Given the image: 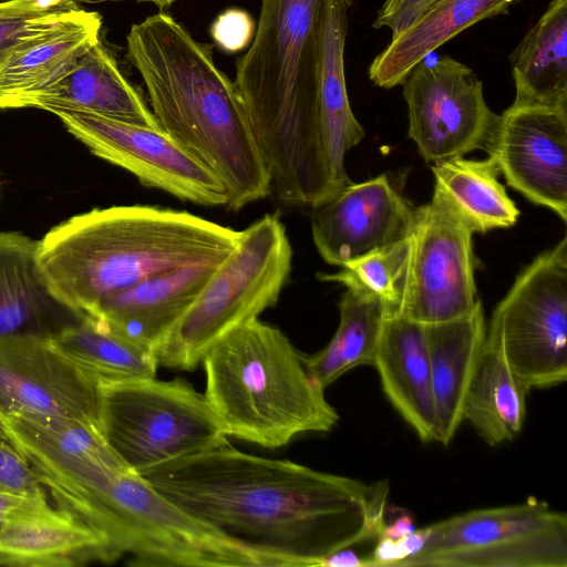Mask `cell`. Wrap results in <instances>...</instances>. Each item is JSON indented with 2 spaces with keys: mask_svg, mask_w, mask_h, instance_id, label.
<instances>
[{
  "mask_svg": "<svg viewBox=\"0 0 567 567\" xmlns=\"http://www.w3.org/2000/svg\"><path fill=\"white\" fill-rule=\"evenodd\" d=\"M219 264H196L151 276L106 297L86 315L154 353Z\"/></svg>",
  "mask_w": 567,
  "mask_h": 567,
  "instance_id": "cell-20",
  "label": "cell"
},
{
  "mask_svg": "<svg viewBox=\"0 0 567 567\" xmlns=\"http://www.w3.org/2000/svg\"><path fill=\"white\" fill-rule=\"evenodd\" d=\"M319 567H365V557H360L351 547H348L323 558Z\"/></svg>",
  "mask_w": 567,
  "mask_h": 567,
  "instance_id": "cell-39",
  "label": "cell"
},
{
  "mask_svg": "<svg viewBox=\"0 0 567 567\" xmlns=\"http://www.w3.org/2000/svg\"><path fill=\"white\" fill-rule=\"evenodd\" d=\"M255 30V21L247 11L230 8L215 19L210 34L221 50L234 53L250 44Z\"/></svg>",
  "mask_w": 567,
  "mask_h": 567,
  "instance_id": "cell-35",
  "label": "cell"
},
{
  "mask_svg": "<svg viewBox=\"0 0 567 567\" xmlns=\"http://www.w3.org/2000/svg\"><path fill=\"white\" fill-rule=\"evenodd\" d=\"M432 199L454 215L473 234L514 226L519 216L515 203L499 183L491 158L452 157L431 166Z\"/></svg>",
  "mask_w": 567,
  "mask_h": 567,
  "instance_id": "cell-27",
  "label": "cell"
},
{
  "mask_svg": "<svg viewBox=\"0 0 567 567\" xmlns=\"http://www.w3.org/2000/svg\"><path fill=\"white\" fill-rule=\"evenodd\" d=\"M135 1L150 2V3H153L156 7H158L161 10H163V9L169 7L171 4H173L176 0H135Z\"/></svg>",
  "mask_w": 567,
  "mask_h": 567,
  "instance_id": "cell-42",
  "label": "cell"
},
{
  "mask_svg": "<svg viewBox=\"0 0 567 567\" xmlns=\"http://www.w3.org/2000/svg\"><path fill=\"white\" fill-rule=\"evenodd\" d=\"M99 420L109 445L138 475L227 436L204 393L182 378L101 381Z\"/></svg>",
  "mask_w": 567,
  "mask_h": 567,
  "instance_id": "cell-8",
  "label": "cell"
},
{
  "mask_svg": "<svg viewBox=\"0 0 567 567\" xmlns=\"http://www.w3.org/2000/svg\"><path fill=\"white\" fill-rule=\"evenodd\" d=\"M484 148L511 187L567 220V109L513 103Z\"/></svg>",
  "mask_w": 567,
  "mask_h": 567,
  "instance_id": "cell-15",
  "label": "cell"
},
{
  "mask_svg": "<svg viewBox=\"0 0 567 567\" xmlns=\"http://www.w3.org/2000/svg\"><path fill=\"white\" fill-rule=\"evenodd\" d=\"M409 136L425 162L484 148L497 120L472 69L450 55L415 64L401 83Z\"/></svg>",
  "mask_w": 567,
  "mask_h": 567,
  "instance_id": "cell-11",
  "label": "cell"
},
{
  "mask_svg": "<svg viewBox=\"0 0 567 567\" xmlns=\"http://www.w3.org/2000/svg\"><path fill=\"white\" fill-rule=\"evenodd\" d=\"M0 435L24 455L44 488L79 483L100 467L128 470L92 421L10 415L0 421Z\"/></svg>",
  "mask_w": 567,
  "mask_h": 567,
  "instance_id": "cell-18",
  "label": "cell"
},
{
  "mask_svg": "<svg viewBox=\"0 0 567 567\" xmlns=\"http://www.w3.org/2000/svg\"><path fill=\"white\" fill-rule=\"evenodd\" d=\"M437 0H385L372 24L389 28L392 39L415 23Z\"/></svg>",
  "mask_w": 567,
  "mask_h": 567,
  "instance_id": "cell-37",
  "label": "cell"
},
{
  "mask_svg": "<svg viewBox=\"0 0 567 567\" xmlns=\"http://www.w3.org/2000/svg\"><path fill=\"white\" fill-rule=\"evenodd\" d=\"M0 492L24 498H49L24 455L0 435Z\"/></svg>",
  "mask_w": 567,
  "mask_h": 567,
  "instance_id": "cell-34",
  "label": "cell"
},
{
  "mask_svg": "<svg viewBox=\"0 0 567 567\" xmlns=\"http://www.w3.org/2000/svg\"><path fill=\"white\" fill-rule=\"evenodd\" d=\"M410 254L411 235L388 248L342 266L336 274H318V278L374 297L383 303L390 317L396 316L401 309Z\"/></svg>",
  "mask_w": 567,
  "mask_h": 567,
  "instance_id": "cell-32",
  "label": "cell"
},
{
  "mask_svg": "<svg viewBox=\"0 0 567 567\" xmlns=\"http://www.w3.org/2000/svg\"><path fill=\"white\" fill-rule=\"evenodd\" d=\"M121 558L100 532L49 498L32 499L0 530V565L70 567Z\"/></svg>",
  "mask_w": 567,
  "mask_h": 567,
  "instance_id": "cell-19",
  "label": "cell"
},
{
  "mask_svg": "<svg viewBox=\"0 0 567 567\" xmlns=\"http://www.w3.org/2000/svg\"><path fill=\"white\" fill-rule=\"evenodd\" d=\"M102 18L74 2L24 37L0 69V97L39 90L101 40Z\"/></svg>",
  "mask_w": 567,
  "mask_h": 567,
  "instance_id": "cell-22",
  "label": "cell"
},
{
  "mask_svg": "<svg viewBox=\"0 0 567 567\" xmlns=\"http://www.w3.org/2000/svg\"><path fill=\"white\" fill-rule=\"evenodd\" d=\"M127 58L146 87L159 128L223 183L227 206L267 197L270 176L234 81L197 41L161 10L131 27Z\"/></svg>",
  "mask_w": 567,
  "mask_h": 567,
  "instance_id": "cell-3",
  "label": "cell"
},
{
  "mask_svg": "<svg viewBox=\"0 0 567 567\" xmlns=\"http://www.w3.org/2000/svg\"><path fill=\"white\" fill-rule=\"evenodd\" d=\"M427 528L423 548L396 567H567V517L534 497Z\"/></svg>",
  "mask_w": 567,
  "mask_h": 567,
  "instance_id": "cell-9",
  "label": "cell"
},
{
  "mask_svg": "<svg viewBox=\"0 0 567 567\" xmlns=\"http://www.w3.org/2000/svg\"><path fill=\"white\" fill-rule=\"evenodd\" d=\"M56 9H43L35 0H6L0 2V69L20 41L42 25Z\"/></svg>",
  "mask_w": 567,
  "mask_h": 567,
  "instance_id": "cell-33",
  "label": "cell"
},
{
  "mask_svg": "<svg viewBox=\"0 0 567 567\" xmlns=\"http://www.w3.org/2000/svg\"><path fill=\"white\" fill-rule=\"evenodd\" d=\"M424 326L437 442L447 445L464 421V402L486 342L487 324L482 302L478 301L464 317Z\"/></svg>",
  "mask_w": 567,
  "mask_h": 567,
  "instance_id": "cell-24",
  "label": "cell"
},
{
  "mask_svg": "<svg viewBox=\"0 0 567 567\" xmlns=\"http://www.w3.org/2000/svg\"><path fill=\"white\" fill-rule=\"evenodd\" d=\"M389 402L424 442H437L425 326L396 315L386 318L372 364Z\"/></svg>",
  "mask_w": 567,
  "mask_h": 567,
  "instance_id": "cell-21",
  "label": "cell"
},
{
  "mask_svg": "<svg viewBox=\"0 0 567 567\" xmlns=\"http://www.w3.org/2000/svg\"><path fill=\"white\" fill-rule=\"evenodd\" d=\"M141 476L190 515L290 567H319L334 551L378 539L390 492L388 481L241 452L227 436Z\"/></svg>",
  "mask_w": 567,
  "mask_h": 567,
  "instance_id": "cell-1",
  "label": "cell"
},
{
  "mask_svg": "<svg viewBox=\"0 0 567 567\" xmlns=\"http://www.w3.org/2000/svg\"><path fill=\"white\" fill-rule=\"evenodd\" d=\"M203 392L225 434L278 449L306 433L330 431L339 414L278 328L250 320L204 355Z\"/></svg>",
  "mask_w": 567,
  "mask_h": 567,
  "instance_id": "cell-5",
  "label": "cell"
},
{
  "mask_svg": "<svg viewBox=\"0 0 567 567\" xmlns=\"http://www.w3.org/2000/svg\"><path fill=\"white\" fill-rule=\"evenodd\" d=\"M21 107L89 112L161 130L143 94L125 78L102 39L52 83L35 91L0 97V109Z\"/></svg>",
  "mask_w": 567,
  "mask_h": 567,
  "instance_id": "cell-17",
  "label": "cell"
},
{
  "mask_svg": "<svg viewBox=\"0 0 567 567\" xmlns=\"http://www.w3.org/2000/svg\"><path fill=\"white\" fill-rule=\"evenodd\" d=\"M527 394L498 349L486 340L466 393L463 419L491 446L512 441L523 427Z\"/></svg>",
  "mask_w": 567,
  "mask_h": 567,
  "instance_id": "cell-29",
  "label": "cell"
},
{
  "mask_svg": "<svg viewBox=\"0 0 567 567\" xmlns=\"http://www.w3.org/2000/svg\"><path fill=\"white\" fill-rule=\"evenodd\" d=\"M48 496L103 534L131 566L289 567L190 515L128 470H102Z\"/></svg>",
  "mask_w": 567,
  "mask_h": 567,
  "instance_id": "cell-6",
  "label": "cell"
},
{
  "mask_svg": "<svg viewBox=\"0 0 567 567\" xmlns=\"http://www.w3.org/2000/svg\"><path fill=\"white\" fill-rule=\"evenodd\" d=\"M516 0H437L415 23L391 39L369 66L378 86L401 84L410 70L476 22L504 14Z\"/></svg>",
  "mask_w": 567,
  "mask_h": 567,
  "instance_id": "cell-25",
  "label": "cell"
},
{
  "mask_svg": "<svg viewBox=\"0 0 567 567\" xmlns=\"http://www.w3.org/2000/svg\"><path fill=\"white\" fill-rule=\"evenodd\" d=\"M291 260L277 214H266L241 230L236 247L154 350L158 367L195 369L219 339L275 306Z\"/></svg>",
  "mask_w": 567,
  "mask_h": 567,
  "instance_id": "cell-7",
  "label": "cell"
},
{
  "mask_svg": "<svg viewBox=\"0 0 567 567\" xmlns=\"http://www.w3.org/2000/svg\"><path fill=\"white\" fill-rule=\"evenodd\" d=\"M10 415L62 416L100 425V380L53 338L0 340V421Z\"/></svg>",
  "mask_w": 567,
  "mask_h": 567,
  "instance_id": "cell-14",
  "label": "cell"
},
{
  "mask_svg": "<svg viewBox=\"0 0 567 567\" xmlns=\"http://www.w3.org/2000/svg\"><path fill=\"white\" fill-rule=\"evenodd\" d=\"M429 528L415 529L400 540L379 537L372 553L365 557V567H396L417 554L425 545Z\"/></svg>",
  "mask_w": 567,
  "mask_h": 567,
  "instance_id": "cell-36",
  "label": "cell"
},
{
  "mask_svg": "<svg viewBox=\"0 0 567 567\" xmlns=\"http://www.w3.org/2000/svg\"><path fill=\"white\" fill-rule=\"evenodd\" d=\"M58 347L100 382L138 377H156L154 353L109 330L94 318L81 319L53 337Z\"/></svg>",
  "mask_w": 567,
  "mask_h": 567,
  "instance_id": "cell-31",
  "label": "cell"
},
{
  "mask_svg": "<svg viewBox=\"0 0 567 567\" xmlns=\"http://www.w3.org/2000/svg\"><path fill=\"white\" fill-rule=\"evenodd\" d=\"M51 113L92 154L128 171L142 185L198 205L227 206L228 195L218 177L162 130L89 112L54 110Z\"/></svg>",
  "mask_w": 567,
  "mask_h": 567,
  "instance_id": "cell-13",
  "label": "cell"
},
{
  "mask_svg": "<svg viewBox=\"0 0 567 567\" xmlns=\"http://www.w3.org/2000/svg\"><path fill=\"white\" fill-rule=\"evenodd\" d=\"M472 236L433 199L415 209L400 316L433 324L464 317L476 307L481 300Z\"/></svg>",
  "mask_w": 567,
  "mask_h": 567,
  "instance_id": "cell-12",
  "label": "cell"
},
{
  "mask_svg": "<svg viewBox=\"0 0 567 567\" xmlns=\"http://www.w3.org/2000/svg\"><path fill=\"white\" fill-rule=\"evenodd\" d=\"M37 255L38 241L18 231H0V340L53 338L82 317L49 292Z\"/></svg>",
  "mask_w": 567,
  "mask_h": 567,
  "instance_id": "cell-23",
  "label": "cell"
},
{
  "mask_svg": "<svg viewBox=\"0 0 567 567\" xmlns=\"http://www.w3.org/2000/svg\"><path fill=\"white\" fill-rule=\"evenodd\" d=\"M351 4V0H326L319 90L322 127L330 159L337 175L347 184L352 182L344 167L346 153L364 137L363 127L350 106L344 74V47Z\"/></svg>",
  "mask_w": 567,
  "mask_h": 567,
  "instance_id": "cell-28",
  "label": "cell"
},
{
  "mask_svg": "<svg viewBox=\"0 0 567 567\" xmlns=\"http://www.w3.org/2000/svg\"><path fill=\"white\" fill-rule=\"evenodd\" d=\"M339 326L326 347L312 354L301 353L303 365L321 388L359 365H372L389 313L383 303L350 289L339 302Z\"/></svg>",
  "mask_w": 567,
  "mask_h": 567,
  "instance_id": "cell-30",
  "label": "cell"
},
{
  "mask_svg": "<svg viewBox=\"0 0 567 567\" xmlns=\"http://www.w3.org/2000/svg\"><path fill=\"white\" fill-rule=\"evenodd\" d=\"M35 1L41 8L50 10V9H56L62 6H65L66 3H69L72 0H35Z\"/></svg>",
  "mask_w": 567,
  "mask_h": 567,
  "instance_id": "cell-41",
  "label": "cell"
},
{
  "mask_svg": "<svg viewBox=\"0 0 567 567\" xmlns=\"http://www.w3.org/2000/svg\"><path fill=\"white\" fill-rule=\"evenodd\" d=\"M326 0H261L234 84L277 198L311 208L346 187L336 173L320 109ZM351 184V183H350Z\"/></svg>",
  "mask_w": 567,
  "mask_h": 567,
  "instance_id": "cell-2",
  "label": "cell"
},
{
  "mask_svg": "<svg viewBox=\"0 0 567 567\" xmlns=\"http://www.w3.org/2000/svg\"><path fill=\"white\" fill-rule=\"evenodd\" d=\"M32 499L40 498H24L0 492V530L12 516Z\"/></svg>",
  "mask_w": 567,
  "mask_h": 567,
  "instance_id": "cell-40",
  "label": "cell"
},
{
  "mask_svg": "<svg viewBox=\"0 0 567 567\" xmlns=\"http://www.w3.org/2000/svg\"><path fill=\"white\" fill-rule=\"evenodd\" d=\"M486 340L529 392L567 380V237L516 278L493 311Z\"/></svg>",
  "mask_w": 567,
  "mask_h": 567,
  "instance_id": "cell-10",
  "label": "cell"
},
{
  "mask_svg": "<svg viewBox=\"0 0 567 567\" xmlns=\"http://www.w3.org/2000/svg\"><path fill=\"white\" fill-rule=\"evenodd\" d=\"M415 523L411 514L404 513L399 515L391 524L383 525L380 536L392 540H400L414 532Z\"/></svg>",
  "mask_w": 567,
  "mask_h": 567,
  "instance_id": "cell-38",
  "label": "cell"
},
{
  "mask_svg": "<svg viewBox=\"0 0 567 567\" xmlns=\"http://www.w3.org/2000/svg\"><path fill=\"white\" fill-rule=\"evenodd\" d=\"M240 231L184 210L148 205L94 208L38 240L49 292L83 316L106 297L151 276L221 262Z\"/></svg>",
  "mask_w": 567,
  "mask_h": 567,
  "instance_id": "cell-4",
  "label": "cell"
},
{
  "mask_svg": "<svg viewBox=\"0 0 567 567\" xmlns=\"http://www.w3.org/2000/svg\"><path fill=\"white\" fill-rule=\"evenodd\" d=\"M415 209L388 175L351 183L312 208V239L327 264L342 267L408 238Z\"/></svg>",
  "mask_w": 567,
  "mask_h": 567,
  "instance_id": "cell-16",
  "label": "cell"
},
{
  "mask_svg": "<svg viewBox=\"0 0 567 567\" xmlns=\"http://www.w3.org/2000/svg\"><path fill=\"white\" fill-rule=\"evenodd\" d=\"M511 63L513 103L567 109V0H550Z\"/></svg>",
  "mask_w": 567,
  "mask_h": 567,
  "instance_id": "cell-26",
  "label": "cell"
}]
</instances>
